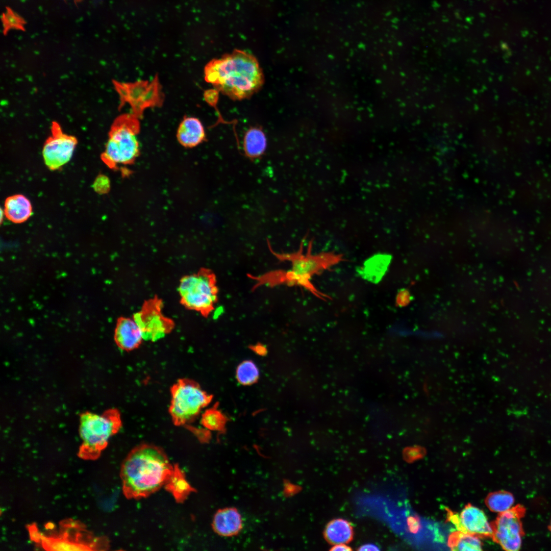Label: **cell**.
Listing matches in <instances>:
<instances>
[{"mask_svg": "<svg viewBox=\"0 0 551 551\" xmlns=\"http://www.w3.org/2000/svg\"><path fill=\"white\" fill-rule=\"evenodd\" d=\"M267 246L270 253L281 261H288L291 264L290 270H273L259 276L261 285L274 286L281 284L301 286L315 296L325 300L329 298L327 295L319 291L311 283V279L315 275L330 269L344 260L342 254L333 252H321L313 254L312 241L309 242L307 252H304V240H302L299 249L294 253H283L275 252L270 241L267 240Z\"/></svg>", "mask_w": 551, "mask_h": 551, "instance_id": "cell-3", "label": "cell"}, {"mask_svg": "<svg viewBox=\"0 0 551 551\" xmlns=\"http://www.w3.org/2000/svg\"><path fill=\"white\" fill-rule=\"evenodd\" d=\"M177 138L182 146L192 148L197 146L205 140L206 134L204 127L198 118L186 117L180 123L177 132Z\"/></svg>", "mask_w": 551, "mask_h": 551, "instance_id": "cell-14", "label": "cell"}, {"mask_svg": "<svg viewBox=\"0 0 551 551\" xmlns=\"http://www.w3.org/2000/svg\"><path fill=\"white\" fill-rule=\"evenodd\" d=\"M259 375V371L256 365L252 361L246 360L238 366L236 377L239 382L243 385H247L257 381Z\"/></svg>", "mask_w": 551, "mask_h": 551, "instance_id": "cell-23", "label": "cell"}, {"mask_svg": "<svg viewBox=\"0 0 551 551\" xmlns=\"http://www.w3.org/2000/svg\"><path fill=\"white\" fill-rule=\"evenodd\" d=\"M43 547L49 550L74 551L91 550L89 546L74 543L65 539L48 538L41 536V540Z\"/></svg>", "mask_w": 551, "mask_h": 551, "instance_id": "cell-22", "label": "cell"}, {"mask_svg": "<svg viewBox=\"0 0 551 551\" xmlns=\"http://www.w3.org/2000/svg\"><path fill=\"white\" fill-rule=\"evenodd\" d=\"M225 422L224 416L215 408L206 410L202 416V424L210 430H221L224 428Z\"/></svg>", "mask_w": 551, "mask_h": 551, "instance_id": "cell-24", "label": "cell"}, {"mask_svg": "<svg viewBox=\"0 0 551 551\" xmlns=\"http://www.w3.org/2000/svg\"><path fill=\"white\" fill-rule=\"evenodd\" d=\"M360 550H378L379 548L373 544H365L361 546L359 548Z\"/></svg>", "mask_w": 551, "mask_h": 551, "instance_id": "cell-28", "label": "cell"}, {"mask_svg": "<svg viewBox=\"0 0 551 551\" xmlns=\"http://www.w3.org/2000/svg\"><path fill=\"white\" fill-rule=\"evenodd\" d=\"M324 536L327 541L334 545L346 544L354 536V530L350 523L342 518L334 519L327 525Z\"/></svg>", "mask_w": 551, "mask_h": 551, "instance_id": "cell-17", "label": "cell"}, {"mask_svg": "<svg viewBox=\"0 0 551 551\" xmlns=\"http://www.w3.org/2000/svg\"><path fill=\"white\" fill-rule=\"evenodd\" d=\"M169 413L174 425L181 426L191 422L203 408L211 402L212 396L195 381L181 379L171 388Z\"/></svg>", "mask_w": 551, "mask_h": 551, "instance_id": "cell-7", "label": "cell"}, {"mask_svg": "<svg viewBox=\"0 0 551 551\" xmlns=\"http://www.w3.org/2000/svg\"><path fill=\"white\" fill-rule=\"evenodd\" d=\"M4 212L9 220L15 223H21L27 221L32 215V206L26 196L17 194L6 199Z\"/></svg>", "mask_w": 551, "mask_h": 551, "instance_id": "cell-15", "label": "cell"}, {"mask_svg": "<svg viewBox=\"0 0 551 551\" xmlns=\"http://www.w3.org/2000/svg\"><path fill=\"white\" fill-rule=\"evenodd\" d=\"M74 1H76V2H81V1H82V0H74Z\"/></svg>", "mask_w": 551, "mask_h": 551, "instance_id": "cell-31", "label": "cell"}, {"mask_svg": "<svg viewBox=\"0 0 551 551\" xmlns=\"http://www.w3.org/2000/svg\"><path fill=\"white\" fill-rule=\"evenodd\" d=\"M549 529L550 531L551 532V521H550V524L549 525Z\"/></svg>", "mask_w": 551, "mask_h": 551, "instance_id": "cell-30", "label": "cell"}, {"mask_svg": "<svg viewBox=\"0 0 551 551\" xmlns=\"http://www.w3.org/2000/svg\"><path fill=\"white\" fill-rule=\"evenodd\" d=\"M165 486L178 502H183L192 491V488L178 465L174 466L172 473Z\"/></svg>", "mask_w": 551, "mask_h": 551, "instance_id": "cell-19", "label": "cell"}, {"mask_svg": "<svg viewBox=\"0 0 551 551\" xmlns=\"http://www.w3.org/2000/svg\"><path fill=\"white\" fill-rule=\"evenodd\" d=\"M77 144L74 136L65 133L60 124L53 121L51 135L46 139L42 151L45 165L51 170L61 168L70 160Z\"/></svg>", "mask_w": 551, "mask_h": 551, "instance_id": "cell-11", "label": "cell"}, {"mask_svg": "<svg viewBox=\"0 0 551 551\" xmlns=\"http://www.w3.org/2000/svg\"><path fill=\"white\" fill-rule=\"evenodd\" d=\"M163 302L157 295L145 300L132 316L139 327L144 340L152 342L164 338L174 328V321L162 312Z\"/></svg>", "mask_w": 551, "mask_h": 551, "instance_id": "cell-8", "label": "cell"}, {"mask_svg": "<svg viewBox=\"0 0 551 551\" xmlns=\"http://www.w3.org/2000/svg\"><path fill=\"white\" fill-rule=\"evenodd\" d=\"M213 526L215 531L223 536L237 534L241 527V519L238 511L233 508H227L218 511L215 514Z\"/></svg>", "mask_w": 551, "mask_h": 551, "instance_id": "cell-16", "label": "cell"}, {"mask_svg": "<svg viewBox=\"0 0 551 551\" xmlns=\"http://www.w3.org/2000/svg\"><path fill=\"white\" fill-rule=\"evenodd\" d=\"M163 450L142 444L128 455L121 465L122 491L128 498L145 497L165 485L173 470Z\"/></svg>", "mask_w": 551, "mask_h": 551, "instance_id": "cell-1", "label": "cell"}, {"mask_svg": "<svg viewBox=\"0 0 551 551\" xmlns=\"http://www.w3.org/2000/svg\"><path fill=\"white\" fill-rule=\"evenodd\" d=\"M448 518L458 531L479 537H491L492 528L484 512L470 504L466 505L460 515L448 512Z\"/></svg>", "mask_w": 551, "mask_h": 551, "instance_id": "cell-12", "label": "cell"}, {"mask_svg": "<svg viewBox=\"0 0 551 551\" xmlns=\"http://www.w3.org/2000/svg\"><path fill=\"white\" fill-rule=\"evenodd\" d=\"M204 74L208 83L234 99L250 97L264 82L256 59L241 51L211 61L205 67Z\"/></svg>", "mask_w": 551, "mask_h": 551, "instance_id": "cell-2", "label": "cell"}, {"mask_svg": "<svg viewBox=\"0 0 551 551\" xmlns=\"http://www.w3.org/2000/svg\"><path fill=\"white\" fill-rule=\"evenodd\" d=\"M331 549L335 551H344L350 550L351 548L347 546L346 544H340L334 545Z\"/></svg>", "mask_w": 551, "mask_h": 551, "instance_id": "cell-29", "label": "cell"}, {"mask_svg": "<svg viewBox=\"0 0 551 551\" xmlns=\"http://www.w3.org/2000/svg\"><path fill=\"white\" fill-rule=\"evenodd\" d=\"M121 425L120 414L116 409L107 410L102 414L82 413L79 427L82 443L79 456L85 459L97 458Z\"/></svg>", "mask_w": 551, "mask_h": 551, "instance_id": "cell-5", "label": "cell"}, {"mask_svg": "<svg viewBox=\"0 0 551 551\" xmlns=\"http://www.w3.org/2000/svg\"><path fill=\"white\" fill-rule=\"evenodd\" d=\"M267 140L264 132L258 128H251L245 134L243 151L246 157L251 160L260 158L265 153Z\"/></svg>", "mask_w": 551, "mask_h": 551, "instance_id": "cell-18", "label": "cell"}, {"mask_svg": "<svg viewBox=\"0 0 551 551\" xmlns=\"http://www.w3.org/2000/svg\"><path fill=\"white\" fill-rule=\"evenodd\" d=\"M514 502L512 493L506 491H499L489 494L486 499V504L492 511L502 513L510 509Z\"/></svg>", "mask_w": 551, "mask_h": 551, "instance_id": "cell-21", "label": "cell"}, {"mask_svg": "<svg viewBox=\"0 0 551 551\" xmlns=\"http://www.w3.org/2000/svg\"><path fill=\"white\" fill-rule=\"evenodd\" d=\"M412 299V297L411 296L409 291L406 289H403L399 292L397 295L396 303L399 306H405L411 301Z\"/></svg>", "mask_w": 551, "mask_h": 551, "instance_id": "cell-27", "label": "cell"}, {"mask_svg": "<svg viewBox=\"0 0 551 551\" xmlns=\"http://www.w3.org/2000/svg\"><path fill=\"white\" fill-rule=\"evenodd\" d=\"M95 192L99 194H105L110 189V181L109 178L104 174L98 175L93 184Z\"/></svg>", "mask_w": 551, "mask_h": 551, "instance_id": "cell-26", "label": "cell"}, {"mask_svg": "<svg viewBox=\"0 0 551 551\" xmlns=\"http://www.w3.org/2000/svg\"><path fill=\"white\" fill-rule=\"evenodd\" d=\"M114 336L117 346L124 351L136 349L144 340L142 332L133 317H119L116 321Z\"/></svg>", "mask_w": 551, "mask_h": 551, "instance_id": "cell-13", "label": "cell"}, {"mask_svg": "<svg viewBox=\"0 0 551 551\" xmlns=\"http://www.w3.org/2000/svg\"><path fill=\"white\" fill-rule=\"evenodd\" d=\"M113 83L122 104L129 103L133 109V113L139 118L142 116L145 108L159 106L163 102V95L157 78L150 83L142 81L125 83L114 81Z\"/></svg>", "mask_w": 551, "mask_h": 551, "instance_id": "cell-10", "label": "cell"}, {"mask_svg": "<svg viewBox=\"0 0 551 551\" xmlns=\"http://www.w3.org/2000/svg\"><path fill=\"white\" fill-rule=\"evenodd\" d=\"M448 546L454 550H481L482 542L479 537L460 531L452 533L449 536Z\"/></svg>", "mask_w": 551, "mask_h": 551, "instance_id": "cell-20", "label": "cell"}, {"mask_svg": "<svg viewBox=\"0 0 551 551\" xmlns=\"http://www.w3.org/2000/svg\"><path fill=\"white\" fill-rule=\"evenodd\" d=\"M526 509L518 504L508 510L499 513L491 523V538L503 549L507 551H517L521 546L522 538L524 535L521 519Z\"/></svg>", "mask_w": 551, "mask_h": 551, "instance_id": "cell-9", "label": "cell"}, {"mask_svg": "<svg viewBox=\"0 0 551 551\" xmlns=\"http://www.w3.org/2000/svg\"><path fill=\"white\" fill-rule=\"evenodd\" d=\"M178 291L183 307L208 317L218 300L216 277L212 270L202 267L196 273L183 277Z\"/></svg>", "mask_w": 551, "mask_h": 551, "instance_id": "cell-6", "label": "cell"}, {"mask_svg": "<svg viewBox=\"0 0 551 551\" xmlns=\"http://www.w3.org/2000/svg\"><path fill=\"white\" fill-rule=\"evenodd\" d=\"M139 118L134 113H126L114 119L105 150L101 156L102 161L110 168L114 169L120 165H130L139 156Z\"/></svg>", "mask_w": 551, "mask_h": 551, "instance_id": "cell-4", "label": "cell"}, {"mask_svg": "<svg viewBox=\"0 0 551 551\" xmlns=\"http://www.w3.org/2000/svg\"><path fill=\"white\" fill-rule=\"evenodd\" d=\"M1 18L4 35H6L10 29L19 30L23 31L25 30V20L9 7L6 8V11L3 13Z\"/></svg>", "mask_w": 551, "mask_h": 551, "instance_id": "cell-25", "label": "cell"}]
</instances>
